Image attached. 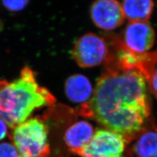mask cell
<instances>
[{
    "label": "cell",
    "instance_id": "cell-10",
    "mask_svg": "<svg viewBox=\"0 0 157 157\" xmlns=\"http://www.w3.org/2000/svg\"><path fill=\"white\" fill-rule=\"evenodd\" d=\"M121 6L124 18L129 22H147L153 12L155 3L149 0H126Z\"/></svg>",
    "mask_w": 157,
    "mask_h": 157
},
{
    "label": "cell",
    "instance_id": "cell-1",
    "mask_svg": "<svg viewBox=\"0 0 157 157\" xmlns=\"http://www.w3.org/2000/svg\"><path fill=\"white\" fill-rule=\"evenodd\" d=\"M148 88L140 73L105 63L92 98L78 107L77 113L129 143L148 130L151 116Z\"/></svg>",
    "mask_w": 157,
    "mask_h": 157
},
{
    "label": "cell",
    "instance_id": "cell-15",
    "mask_svg": "<svg viewBox=\"0 0 157 157\" xmlns=\"http://www.w3.org/2000/svg\"><path fill=\"white\" fill-rule=\"evenodd\" d=\"M7 134V125L0 119V141L2 140Z\"/></svg>",
    "mask_w": 157,
    "mask_h": 157
},
{
    "label": "cell",
    "instance_id": "cell-14",
    "mask_svg": "<svg viewBox=\"0 0 157 157\" xmlns=\"http://www.w3.org/2000/svg\"><path fill=\"white\" fill-rule=\"evenodd\" d=\"M148 87L151 89V92L153 93V94L157 98V67L155 68L152 73Z\"/></svg>",
    "mask_w": 157,
    "mask_h": 157
},
{
    "label": "cell",
    "instance_id": "cell-4",
    "mask_svg": "<svg viewBox=\"0 0 157 157\" xmlns=\"http://www.w3.org/2000/svg\"><path fill=\"white\" fill-rule=\"evenodd\" d=\"M109 54L105 39L93 33H87L78 39L71 51L72 57L78 66L84 68L105 63Z\"/></svg>",
    "mask_w": 157,
    "mask_h": 157
},
{
    "label": "cell",
    "instance_id": "cell-12",
    "mask_svg": "<svg viewBox=\"0 0 157 157\" xmlns=\"http://www.w3.org/2000/svg\"><path fill=\"white\" fill-rule=\"evenodd\" d=\"M0 157H19L17 150L13 144H0Z\"/></svg>",
    "mask_w": 157,
    "mask_h": 157
},
{
    "label": "cell",
    "instance_id": "cell-5",
    "mask_svg": "<svg viewBox=\"0 0 157 157\" xmlns=\"http://www.w3.org/2000/svg\"><path fill=\"white\" fill-rule=\"evenodd\" d=\"M126 141L119 134L105 129L95 131L88 145L79 153L81 157H125Z\"/></svg>",
    "mask_w": 157,
    "mask_h": 157
},
{
    "label": "cell",
    "instance_id": "cell-9",
    "mask_svg": "<svg viewBox=\"0 0 157 157\" xmlns=\"http://www.w3.org/2000/svg\"><path fill=\"white\" fill-rule=\"evenodd\" d=\"M64 90L69 100L81 105L90 100L94 91L89 79L81 74H75L68 77L65 82Z\"/></svg>",
    "mask_w": 157,
    "mask_h": 157
},
{
    "label": "cell",
    "instance_id": "cell-6",
    "mask_svg": "<svg viewBox=\"0 0 157 157\" xmlns=\"http://www.w3.org/2000/svg\"><path fill=\"white\" fill-rule=\"evenodd\" d=\"M90 18L94 25L105 31L119 28L124 22L121 2L115 0H98L90 8Z\"/></svg>",
    "mask_w": 157,
    "mask_h": 157
},
{
    "label": "cell",
    "instance_id": "cell-3",
    "mask_svg": "<svg viewBox=\"0 0 157 157\" xmlns=\"http://www.w3.org/2000/svg\"><path fill=\"white\" fill-rule=\"evenodd\" d=\"M47 125L42 119H28L13 128L10 138L19 157H48L51 147L48 140Z\"/></svg>",
    "mask_w": 157,
    "mask_h": 157
},
{
    "label": "cell",
    "instance_id": "cell-11",
    "mask_svg": "<svg viewBox=\"0 0 157 157\" xmlns=\"http://www.w3.org/2000/svg\"><path fill=\"white\" fill-rule=\"evenodd\" d=\"M133 151L137 157H157V131L144 132L136 140Z\"/></svg>",
    "mask_w": 157,
    "mask_h": 157
},
{
    "label": "cell",
    "instance_id": "cell-8",
    "mask_svg": "<svg viewBox=\"0 0 157 157\" xmlns=\"http://www.w3.org/2000/svg\"><path fill=\"white\" fill-rule=\"evenodd\" d=\"M95 130L93 126L86 121H77L69 126L64 132L63 141L68 151L77 155L89 143Z\"/></svg>",
    "mask_w": 157,
    "mask_h": 157
},
{
    "label": "cell",
    "instance_id": "cell-16",
    "mask_svg": "<svg viewBox=\"0 0 157 157\" xmlns=\"http://www.w3.org/2000/svg\"><path fill=\"white\" fill-rule=\"evenodd\" d=\"M156 130H157V128H156Z\"/></svg>",
    "mask_w": 157,
    "mask_h": 157
},
{
    "label": "cell",
    "instance_id": "cell-7",
    "mask_svg": "<svg viewBox=\"0 0 157 157\" xmlns=\"http://www.w3.org/2000/svg\"><path fill=\"white\" fill-rule=\"evenodd\" d=\"M127 50L137 54L148 52L155 43V32L148 22H131L128 24L121 41Z\"/></svg>",
    "mask_w": 157,
    "mask_h": 157
},
{
    "label": "cell",
    "instance_id": "cell-13",
    "mask_svg": "<svg viewBox=\"0 0 157 157\" xmlns=\"http://www.w3.org/2000/svg\"><path fill=\"white\" fill-rule=\"evenodd\" d=\"M3 6L10 11H21L28 3V1H3Z\"/></svg>",
    "mask_w": 157,
    "mask_h": 157
},
{
    "label": "cell",
    "instance_id": "cell-2",
    "mask_svg": "<svg viewBox=\"0 0 157 157\" xmlns=\"http://www.w3.org/2000/svg\"><path fill=\"white\" fill-rule=\"evenodd\" d=\"M55 101L50 91L38 84L28 67L22 69L16 80L0 81V119L12 129L28 119L36 109Z\"/></svg>",
    "mask_w": 157,
    "mask_h": 157
}]
</instances>
